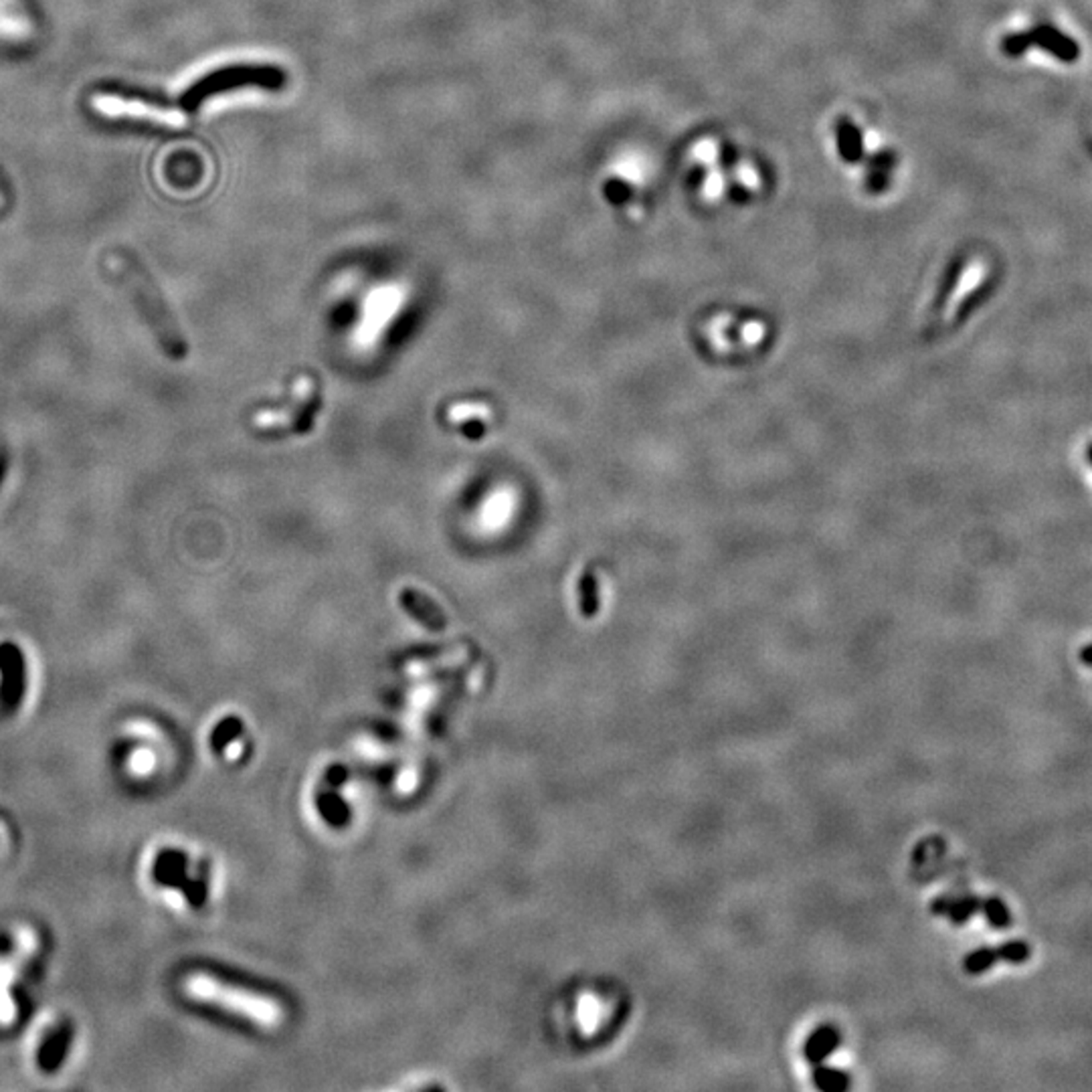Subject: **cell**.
Segmentation results:
<instances>
[{"label": "cell", "mask_w": 1092, "mask_h": 1092, "mask_svg": "<svg viewBox=\"0 0 1092 1092\" xmlns=\"http://www.w3.org/2000/svg\"><path fill=\"white\" fill-rule=\"evenodd\" d=\"M186 991L199 1000L217 1003V1006L231 1009L237 1016L247 1018L257 1026L273 1029L279 1028L286 1018L283 1006L277 1000L263 996V993L245 990V987L229 985L222 983L217 977L209 975H195L186 983Z\"/></svg>", "instance_id": "obj_1"}, {"label": "cell", "mask_w": 1092, "mask_h": 1092, "mask_svg": "<svg viewBox=\"0 0 1092 1092\" xmlns=\"http://www.w3.org/2000/svg\"><path fill=\"white\" fill-rule=\"evenodd\" d=\"M128 288L132 289L136 308L144 316V320H146V324L152 330L154 338L158 340L164 354L173 360H184L186 354H189V343H186L183 332H180L178 324L174 322L167 304L160 299L156 289L144 282V279L134 277H128Z\"/></svg>", "instance_id": "obj_2"}, {"label": "cell", "mask_w": 1092, "mask_h": 1092, "mask_svg": "<svg viewBox=\"0 0 1092 1092\" xmlns=\"http://www.w3.org/2000/svg\"><path fill=\"white\" fill-rule=\"evenodd\" d=\"M27 667L23 651L13 641L0 644V700L7 708H17L25 694Z\"/></svg>", "instance_id": "obj_3"}, {"label": "cell", "mask_w": 1092, "mask_h": 1092, "mask_svg": "<svg viewBox=\"0 0 1092 1092\" xmlns=\"http://www.w3.org/2000/svg\"><path fill=\"white\" fill-rule=\"evenodd\" d=\"M93 110L100 112L102 116L106 118H148V120H154L158 123H176V112H164L158 110V107L150 106V103L138 102V100H123L120 96H96L91 100Z\"/></svg>", "instance_id": "obj_4"}, {"label": "cell", "mask_w": 1092, "mask_h": 1092, "mask_svg": "<svg viewBox=\"0 0 1092 1092\" xmlns=\"http://www.w3.org/2000/svg\"><path fill=\"white\" fill-rule=\"evenodd\" d=\"M398 603L403 605V609H405L413 619H417L419 623L425 625L427 629L443 631L447 628V617H445V613L439 609V605L433 601L431 597H427L425 593L419 591V589L403 587L401 593H398Z\"/></svg>", "instance_id": "obj_5"}, {"label": "cell", "mask_w": 1092, "mask_h": 1092, "mask_svg": "<svg viewBox=\"0 0 1092 1092\" xmlns=\"http://www.w3.org/2000/svg\"><path fill=\"white\" fill-rule=\"evenodd\" d=\"M842 1046V1032L833 1023H820L804 1044V1058L809 1064H824Z\"/></svg>", "instance_id": "obj_6"}, {"label": "cell", "mask_w": 1092, "mask_h": 1092, "mask_svg": "<svg viewBox=\"0 0 1092 1092\" xmlns=\"http://www.w3.org/2000/svg\"><path fill=\"white\" fill-rule=\"evenodd\" d=\"M71 1038H74V1029L69 1026H59L51 1034L49 1038L45 1040V1044L39 1050V1068L43 1073H55L61 1064H63V1058L69 1052V1044Z\"/></svg>", "instance_id": "obj_7"}, {"label": "cell", "mask_w": 1092, "mask_h": 1092, "mask_svg": "<svg viewBox=\"0 0 1092 1092\" xmlns=\"http://www.w3.org/2000/svg\"><path fill=\"white\" fill-rule=\"evenodd\" d=\"M811 1083L817 1090L824 1092H843L852 1086L850 1073L842 1068H831L826 1064H815L811 1073Z\"/></svg>", "instance_id": "obj_8"}, {"label": "cell", "mask_w": 1092, "mask_h": 1092, "mask_svg": "<svg viewBox=\"0 0 1092 1092\" xmlns=\"http://www.w3.org/2000/svg\"><path fill=\"white\" fill-rule=\"evenodd\" d=\"M997 961H1000L997 949L981 947V949L971 951V953L963 959V969H965V973H969V975H981V973L990 971Z\"/></svg>", "instance_id": "obj_9"}, {"label": "cell", "mask_w": 1092, "mask_h": 1092, "mask_svg": "<svg viewBox=\"0 0 1092 1092\" xmlns=\"http://www.w3.org/2000/svg\"><path fill=\"white\" fill-rule=\"evenodd\" d=\"M981 898L977 897H963L959 900L949 898V904H947L945 917L951 920L953 925H963L967 923L977 910H981Z\"/></svg>", "instance_id": "obj_10"}, {"label": "cell", "mask_w": 1092, "mask_h": 1092, "mask_svg": "<svg viewBox=\"0 0 1092 1092\" xmlns=\"http://www.w3.org/2000/svg\"><path fill=\"white\" fill-rule=\"evenodd\" d=\"M981 910L993 929H1007L1012 925V913L1001 898L990 897L981 903Z\"/></svg>", "instance_id": "obj_11"}, {"label": "cell", "mask_w": 1092, "mask_h": 1092, "mask_svg": "<svg viewBox=\"0 0 1092 1092\" xmlns=\"http://www.w3.org/2000/svg\"><path fill=\"white\" fill-rule=\"evenodd\" d=\"M597 612H599L597 583H595V577L587 574V577L581 579V613L584 617H593Z\"/></svg>", "instance_id": "obj_12"}, {"label": "cell", "mask_w": 1092, "mask_h": 1092, "mask_svg": "<svg viewBox=\"0 0 1092 1092\" xmlns=\"http://www.w3.org/2000/svg\"><path fill=\"white\" fill-rule=\"evenodd\" d=\"M997 953H1000V959L1019 965V963H1026L1029 959L1032 951H1029V945L1026 941H1007V943L1000 945Z\"/></svg>", "instance_id": "obj_13"}, {"label": "cell", "mask_w": 1092, "mask_h": 1092, "mask_svg": "<svg viewBox=\"0 0 1092 1092\" xmlns=\"http://www.w3.org/2000/svg\"><path fill=\"white\" fill-rule=\"evenodd\" d=\"M1080 660L1092 666V644L1086 645V648H1083V651H1080Z\"/></svg>", "instance_id": "obj_14"}, {"label": "cell", "mask_w": 1092, "mask_h": 1092, "mask_svg": "<svg viewBox=\"0 0 1092 1092\" xmlns=\"http://www.w3.org/2000/svg\"><path fill=\"white\" fill-rule=\"evenodd\" d=\"M1089 458H1090V462H1092V445H1090V449H1089Z\"/></svg>", "instance_id": "obj_15"}, {"label": "cell", "mask_w": 1092, "mask_h": 1092, "mask_svg": "<svg viewBox=\"0 0 1092 1092\" xmlns=\"http://www.w3.org/2000/svg\"><path fill=\"white\" fill-rule=\"evenodd\" d=\"M0 203H3V196H0Z\"/></svg>", "instance_id": "obj_16"}]
</instances>
